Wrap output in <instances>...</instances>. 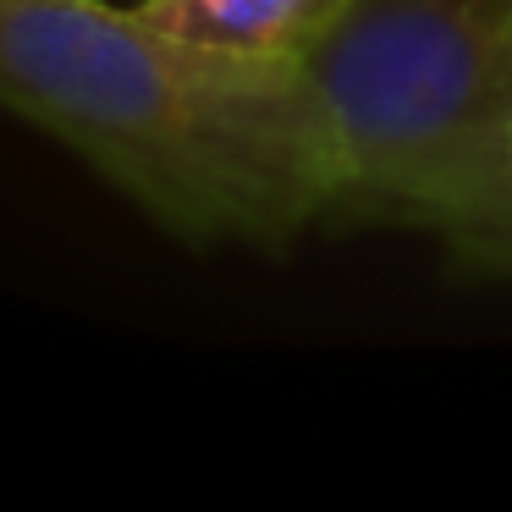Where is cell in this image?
I'll list each match as a JSON object with an SVG mask.
<instances>
[{
	"instance_id": "1",
	"label": "cell",
	"mask_w": 512,
	"mask_h": 512,
	"mask_svg": "<svg viewBox=\"0 0 512 512\" xmlns=\"http://www.w3.org/2000/svg\"><path fill=\"white\" fill-rule=\"evenodd\" d=\"M0 105L67 138L188 243L281 248L342 171L303 56L215 50L105 0H0Z\"/></svg>"
},
{
	"instance_id": "2",
	"label": "cell",
	"mask_w": 512,
	"mask_h": 512,
	"mask_svg": "<svg viewBox=\"0 0 512 512\" xmlns=\"http://www.w3.org/2000/svg\"><path fill=\"white\" fill-rule=\"evenodd\" d=\"M507 0H353L303 56L342 171L336 210L441 232L512 270Z\"/></svg>"
},
{
	"instance_id": "3",
	"label": "cell",
	"mask_w": 512,
	"mask_h": 512,
	"mask_svg": "<svg viewBox=\"0 0 512 512\" xmlns=\"http://www.w3.org/2000/svg\"><path fill=\"white\" fill-rule=\"evenodd\" d=\"M138 12L193 45L309 56L353 12V0H138Z\"/></svg>"
},
{
	"instance_id": "4",
	"label": "cell",
	"mask_w": 512,
	"mask_h": 512,
	"mask_svg": "<svg viewBox=\"0 0 512 512\" xmlns=\"http://www.w3.org/2000/svg\"><path fill=\"white\" fill-rule=\"evenodd\" d=\"M501 34H507V61H512V0H507V17H501Z\"/></svg>"
}]
</instances>
